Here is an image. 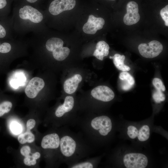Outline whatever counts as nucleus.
<instances>
[{
  "label": "nucleus",
  "instance_id": "nucleus-23",
  "mask_svg": "<svg viewBox=\"0 0 168 168\" xmlns=\"http://www.w3.org/2000/svg\"><path fill=\"white\" fill-rule=\"evenodd\" d=\"M138 132V129L134 126L130 125L127 128V135L132 139H134L137 137Z\"/></svg>",
  "mask_w": 168,
  "mask_h": 168
},
{
  "label": "nucleus",
  "instance_id": "nucleus-32",
  "mask_svg": "<svg viewBox=\"0 0 168 168\" xmlns=\"http://www.w3.org/2000/svg\"><path fill=\"white\" fill-rule=\"evenodd\" d=\"M6 35V31L4 28L0 24V38L4 37Z\"/></svg>",
  "mask_w": 168,
  "mask_h": 168
},
{
  "label": "nucleus",
  "instance_id": "nucleus-3",
  "mask_svg": "<svg viewBox=\"0 0 168 168\" xmlns=\"http://www.w3.org/2000/svg\"><path fill=\"white\" fill-rule=\"evenodd\" d=\"M163 46L159 41L153 40L148 44L142 43L138 46L140 54L147 58H152L158 56L163 50Z\"/></svg>",
  "mask_w": 168,
  "mask_h": 168
},
{
  "label": "nucleus",
  "instance_id": "nucleus-21",
  "mask_svg": "<svg viewBox=\"0 0 168 168\" xmlns=\"http://www.w3.org/2000/svg\"><path fill=\"white\" fill-rule=\"evenodd\" d=\"M119 78L122 80H125V82L132 86L135 83V81L133 77L128 72H123L120 73Z\"/></svg>",
  "mask_w": 168,
  "mask_h": 168
},
{
  "label": "nucleus",
  "instance_id": "nucleus-19",
  "mask_svg": "<svg viewBox=\"0 0 168 168\" xmlns=\"http://www.w3.org/2000/svg\"><path fill=\"white\" fill-rule=\"evenodd\" d=\"M40 156V153L39 152L34 153L31 156L28 155L24 158V163L25 164L28 166L34 165L36 163V160L39 159Z\"/></svg>",
  "mask_w": 168,
  "mask_h": 168
},
{
  "label": "nucleus",
  "instance_id": "nucleus-11",
  "mask_svg": "<svg viewBox=\"0 0 168 168\" xmlns=\"http://www.w3.org/2000/svg\"><path fill=\"white\" fill-rule=\"evenodd\" d=\"M59 145L61 153L66 157L72 156L74 153L76 147L75 140L68 136H64L61 138Z\"/></svg>",
  "mask_w": 168,
  "mask_h": 168
},
{
  "label": "nucleus",
  "instance_id": "nucleus-34",
  "mask_svg": "<svg viewBox=\"0 0 168 168\" xmlns=\"http://www.w3.org/2000/svg\"><path fill=\"white\" fill-rule=\"evenodd\" d=\"M27 2L30 3H34L37 2L38 0H25Z\"/></svg>",
  "mask_w": 168,
  "mask_h": 168
},
{
  "label": "nucleus",
  "instance_id": "nucleus-2",
  "mask_svg": "<svg viewBox=\"0 0 168 168\" xmlns=\"http://www.w3.org/2000/svg\"><path fill=\"white\" fill-rule=\"evenodd\" d=\"M123 163L127 168H145L148 163V159L144 154L130 153L125 154L123 158Z\"/></svg>",
  "mask_w": 168,
  "mask_h": 168
},
{
  "label": "nucleus",
  "instance_id": "nucleus-27",
  "mask_svg": "<svg viewBox=\"0 0 168 168\" xmlns=\"http://www.w3.org/2000/svg\"><path fill=\"white\" fill-rule=\"evenodd\" d=\"M11 45L7 43H4L1 45L0 44V53H6L9 52L11 50Z\"/></svg>",
  "mask_w": 168,
  "mask_h": 168
},
{
  "label": "nucleus",
  "instance_id": "nucleus-33",
  "mask_svg": "<svg viewBox=\"0 0 168 168\" xmlns=\"http://www.w3.org/2000/svg\"><path fill=\"white\" fill-rule=\"evenodd\" d=\"M7 4L6 0H0V9L4 8Z\"/></svg>",
  "mask_w": 168,
  "mask_h": 168
},
{
  "label": "nucleus",
  "instance_id": "nucleus-28",
  "mask_svg": "<svg viewBox=\"0 0 168 168\" xmlns=\"http://www.w3.org/2000/svg\"><path fill=\"white\" fill-rule=\"evenodd\" d=\"M93 165L89 162L82 163L73 166L72 168H92Z\"/></svg>",
  "mask_w": 168,
  "mask_h": 168
},
{
  "label": "nucleus",
  "instance_id": "nucleus-16",
  "mask_svg": "<svg viewBox=\"0 0 168 168\" xmlns=\"http://www.w3.org/2000/svg\"><path fill=\"white\" fill-rule=\"evenodd\" d=\"M110 58L113 59L114 64L118 69L124 72L128 71L130 70L129 67L124 63L125 59L124 55L116 54L113 57L110 56Z\"/></svg>",
  "mask_w": 168,
  "mask_h": 168
},
{
  "label": "nucleus",
  "instance_id": "nucleus-30",
  "mask_svg": "<svg viewBox=\"0 0 168 168\" xmlns=\"http://www.w3.org/2000/svg\"><path fill=\"white\" fill-rule=\"evenodd\" d=\"M36 124L35 120L33 119L28 120L26 123L27 131H30L34 128Z\"/></svg>",
  "mask_w": 168,
  "mask_h": 168
},
{
  "label": "nucleus",
  "instance_id": "nucleus-24",
  "mask_svg": "<svg viewBox=\"0 0 168 168\" xmlns=\"http://www.w3.org/2000/svg\"><path fill=\"white\" fill-rule=\"evenodd\" d=\"M10 128L12 132L16 135L20 134L22 130L21 125L16 122H12L11 123Z\"/></svg>",
  "mask_w": 168,
  "mask_h": 168
},
{
  "label": "nucleus",
  "instance_id": "nucleus-31",
  "mask_svg": "<svg viewBox=\"0 0 168 168\" xmlns=\"http://www.w3.org/2000/svg\"><path fill=\"white\" fill-rule=\"evenodd\" d=\"M132 86L127 82L124 81L121 85L122 89L124 90L128 91L132 87Z\"/></svg>",
  "mask_w": 168,
  "mask_h": 168
},
{
  "label": "nucleus",
  "instance_id": "nucleus-12",
  "mask_svg": "<svg viewBox=\"0 0 168 168\" xmlns=\"http://www.w3.org/2000/svg\"><path fill=\"white\" fill-rule=\"evenodd\" d=\"M60 141L58 134L53 133L46 135L43 138L41 146L44 149H56L59 146Z\"/></svg>",
  "mask_w": 168,
  "mask_h": 168
},
{
  "label": "nucleus",
  "instance_id": "nucleus-17",
  "mask_svg": "<svg viewBox=\"0 0 168 168\" xmlns=\"http://www.w3.org/2000/svg\"><path fill=\"white\" fill-rule=\"evenodd\" d=\"M150 135V129L147 125L142 126L138 130V138L140 142H145L149 138Z\"/></svg>",
  "mask_w": 168,
  "mask_h": 168
},
{
  "label": "nucleus",
  "instance_id": "nucleus-29",
  "mask_svg": "<svg viewBox=\"0 0 168 168\" xmlns=\"http://www.w3.org/2000/svg\"><path fill=\"white\" fill-rule=\"evenodd\" d=\"M30 148L28 146H25L22 147L20 150L21 154L25 157L29 155L30 153Z\"/></svg>",
  "mask_w": 168,
  "mask_h": 168
},
{
  "label": "nucleus",
  "instance_id": "nucleus-20",
  "mask_svg": "<svg viewBox=\"0 0 168 168\" xmlns=\"http://www.w3.org/2000/svg\"><path fill=\"white\" fill-rule=\"evenodd\" d=\"M12 107V103L9 101H5L0 104V117L9 112Z\"/></svg>",
  "mask_w": 168,
  "mask_h": 168
},
{
  "label": "nucleus",
  "instance_id": "nucleus-1",
  "mask_svg": "<svg viewBox=\"0 0 168 168\" xmlns=\"http://www.w3.org/2000/svg\"><path fill=\"white\" fill-rule=\"evenodd\" d=\"M63 42L61 39L53 37L49 39L46 43V47L49 51L52 52L53 55L56 60L61 61L65 59L69 55L70 49L63 47Z\"/></svg>",
  "mask_w": 168,
  "mask_h": 168
},
{
  "label": "nucleus",
  "instance_id": "nucleus-9",
  "mask_svg": "<svg viewBox=\"0 0 168 168\" xmlns=\"http://www.w3.org/2000/svg\"><path fill=\"white\" fill-rule=\"evenodd\" d=\"M92 96L95 99L104 102H108L114 97L113 91L105 86H99L93 89L91 92Z\"/></svg>",
  "mask_w": 168,
  "mask_h": 168
},
{
  "label": "nucleus",
  "instance_id": "nucleus-8",
  "mask_svg": "<svg viewBox=\"0 0 168 168\" xmlns=\"http://www.w3.org/2000/svg\"><path fill=\"white\" fill-rule=\"evenodd\" d=\"M105 22L103 18L96 17L92 15H90L89 16L87 22L83 27V30L87 34H94L97 30L102 28Z\"/></svg>",
  "mask_w": 168,
  "mask_h": 168
},
{
  "label": "nucleus",
  "instance_id": "nucleus-10",
  "mask_svg": "<svg viewBox=\"0 0 168 168\" xmlns=\"http://www.w3.org/2000/svg\"><path fill=\"white\" fill-rule=\"evenodd\" d=\"M44 82L41 78L37 77L31 79L25 89V92L28 97L34 98L44 88Z\"/></svg>",
  "mask_w": 168,
  "mask_h": 168
},
{
  "label": "nucleus",
  "instance_id": "nucleus-5",
  "mask_svg": "<svg viewBox=\"0 0 168 168\" xmlns=\"http://www.w3.org/2000/svg\"><path fill=\"white\" fill-rule=\"evenodd\" d=\"M76 3L75 0H54L50 3L49 11L51 14L57 15L64 11L72 9Z\"/></svg>",
  "mask_w": 168,
  "mask_h": 168
},
{
  "label": "nucleus",
  "instance_id": "nucleus-14",
  "mask_svg": "<svg viewBox=\"0 0 168 168\" xmlns=\"http://www.w3.org/2000/svg\"><path fill=\"white\" fill-rule=\"evenodd\" d=\"M74 103V99L72 96H66L63 104L59 105L57 109L55 112V115L58 117L62 116L65 113L72 109Z\"/></svg>",
  "mask_w": 168,
  "mask_h": 168
},
{
  "label": "nucleus",
  "instance_id": "nucleus-22",
  "mask_svg": "<svg viewBox=\"0 0 168 168\" xmlns=\"http://www.w3.org/2000/svg\"><path fill=\"white\" fill-rule=\"evenodd\" d=\"M152 97L155 101L156 103H160L165 100V96L162 91L156 90L154 92Z\"/></svg>",
  "mask_w": 168,
  "mask_h": 168
},
{
  "label": "nucleus",
  "instance_id": "nucleus-18",
  "mask_svg": "<svg viewBox=\"0 0 168 168\" xmlns=\"http://www.w3.org/2000/svg\"><path fill=\"white\" fill-rule=\"evenodd\" d=\"M34 135L30 132L27 131L25 133L20 134L18 137V140L21 144H24L27 142L31 143L34 141Z\"/></svg>",
  "mask_w": 168,
  "mask_h": 168
},
{
  "label": "nucleus",
  "instance_id": "nucleus-7",
  "mask_svg": "<svg viewBox=\"0 0 168 168\" xmlns=\"http://www.w3.org/2000/svg\"><path fill=\"white\" fill-rule=\"evenodd\" d=\"M127 13L124 16L123 21L124 24L130 26L137 23L140 20L138 6L134 1H130L127 4Z\"/></svg>",
  "mask_w": 168,
  "mask_h": 168
},
{
  "label": "nucleus",
  "instance_id": "nucleus-15",
  "mask_svg": "<svg viewBox=\"0 0 168 168\" xmlns=\"http://www.w3.org/2000/svg\"><path fill=\"white\" fill-rule=\"evenodd\" d=\"M109 49V45L105 41H99L96 44L93 55L98 59L103 60L104 57L108 55Z\"/></svg>",
  "mask_w": 168,
  "mask_h": 168
},
{
  "label": "nucleus",
  "instance_id": "nucleus-35",
  "mask_svg": "<svg viewBox=\"0 0 168 168\" xmlns=\"http://www.w3.org/2000/svg\"></svg>",
  "mask_w": 168,
  "mask_h": 168
},
{
  "label": "nucleus",
  "instance_id": "nucleus-13",
  "mask_svg": "<svg viewBox=\"0 0 168 168\" xmlns=\"http://www.w3.org/2000/svg\"><path fill=\"white\" fill-rule=\"evenodd\" d=\"M82 80V77L79 74H76L67 79L63 84V88L65 92L68 94L74 93L76 91L78 84Z\"/></svg>",
  "mask_w": 168,
  "mask_h": 168
},
{
  "label": "nucleus",
  "instance_id": "nucleus-6",
  "mask_svg": "<svg viewBox=\"0 0 168 168\" xmlns=\"http://www.w3.org/2000/svg\"><path fill=\"white\" fill-rule=\"evenodd\" d=\"M19 15L22 19L29 20L35 23L40 22L43 18L42 13L38 10L29 5H25L20 9Z\"/></svg>",
  "mask_w": 168,
  "mask_h": 168
},
{
  "label": "nucleus",
  "instance_id": "nucleus-26",
  "mask_svg": "<svg viewBox=\"0 0 168 168\" xmlns=\"http://www.w3.org/2000/svg\"><path fill=\"white\" fill-rule=\"evenodd\" d=\"M160 14L165 22V24L168 26V5H166L160 11Z\"/></svg>",
  "mask_w": 168,
  "mask_h": 168
},
{
  "label": "nucleus",
  "instance_id": "nucleus-4",
  "mask_svg": "<svg viewBox=\"0 0 168 168\" xmlns=\"http://www.w3.org/2000/svg\"><path fill=\"white\" fill-rule=\"evenodd\" d=\"M91 125L94 129L98 131L102 136L107 135L112 128V123L108 116L102 115L94 118L91 121Z\"/></svg>",
  "mask_w": 168,
  "mask_h": 168
},
{
  "label": "nucleus",
  "instance_id": "nucleus-25",
  "mask_svg": "<svg viewBox=\"0 0 168 168\" xmlns=\"http://www.w3.org/2000/svg\"><path fill=\"white\" fill-rule=\"evenodd\" d=\"M152 84L156 90L162 91H165V86L160 79L157 78H154L152 81Z\"/></svg>",
  "mask_w": 168,
  "mask_h": 168
}]
</instances>
